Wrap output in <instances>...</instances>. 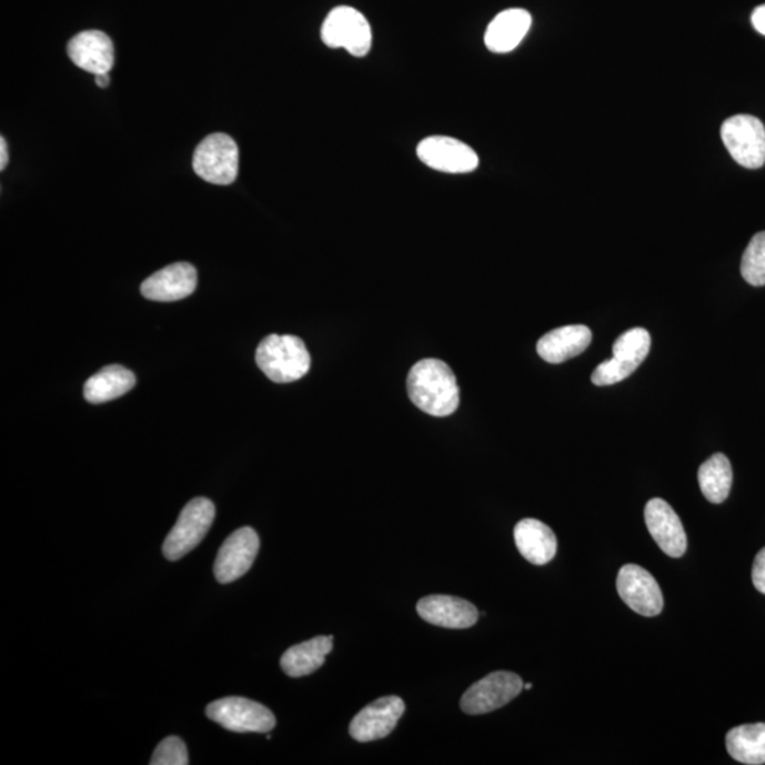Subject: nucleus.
<instances>
[{
  "mask_svg": "<svg viewBox=\"0 0 765 765\" xmlns=\"http://www.w3.org/2000/svg\"><path fill=\"white\" fill-rule=\"evenodd\" d=\"M410 400L424 413L446 417L459 409V382L449 364L439 359L415 363L407 378Z\"/></svg>",
  "mask_w": 765,
  "mask_h": 765,
  "instance_id": "obj_1",
  "label": "nucleus"
},
{
  "mask_svg": "<svg viewBox=\"0 0 765 765\" xmlns=\"http://www.w3.org/2000/svg\"><path fill=\"white\" fill-rule=\"evenodd\" d=\"M255 361L261 372L274 383H292L310 372L311 356L302 339L270 335L256 348Z\"/></svg>",
  "mask_w": 765,
  "mask_h": 765,
  "instance_id": "obj_2",
  "label": "nucleus"
},
{
  "mask_svg": "<svg viewBox=\"0 0 765 765\" xmlns=\"http://www.w3.org/2000/svg\"><path fill=\"white\" fill-rule=\"evenodd\" d=\"M214 517V503L208 497H194L190 501L163 542L162 551L165 557L177 562L197 548L207 537Z\"/></svg>",
  "mask_w": 765,
  "mask_h": 765,
  "instance_id": "obj_3",
  "label": "nucleus"
},
{
  "mask_svg": "<svg viewBox=\"0 0 765 765\" xmlns=\"http://www.w3.org/2000/svg\"><path fill=\"white\" fill-rule=\"evenodd\" d=\"M193 169L203 181L228 187L238 179V143L225 133H212L204 138L194 151Z\"/></svg>",
  "mask_w": 765,
  "mask_h": 765,
  "instance_id": "obj_4",
  "label": "nucleus"
},
{
  "mask_svg": "<svg viewBox=\"0 0 765 765\" xmlns=\"http://www.w3.org/2000/svg\"><path fill=\"white\" fill-rule=\"evenodd\" d=\"M321 36L328 48L345 49L354 58H364L372 49L371 24L351 7L333 9L322 24Z\"/></svg>",
  "mask_w": 765,
  "mask_h": 765,
  "instance_id": "obj_5",
  "label": "nucleus"
},
{
  "mask_svg": "<svg viewBox=\"0 0 765 765\" xmlns=\"http://www.w3.org/2000/svg\"><path fill=\"white\" fill-rule=\"evenodd\" d=\"M722 140L734 161L747 169L765 163V128L752 115H734L723 122Z\"/></svg>",
  "mask_w": 765,
  "mask_h": 765,
  "instance_id": "obj_6",
  "label": "nucleus"
},
{
  "mask_svg": "<svg viewBox=\"0 0 765 765\" xmlns=\"http://www.w3.org/2000/svg\"><path fill=\"white\" fill-rule=\"evenodd\" d=\"M207 715L234 733H269L276 724L270 708L245 697H224L210 703Z\"/></svg>",
  "mask_w": 765,
  "mask_h": 765,
  "instance_id": "obj_7",
  "label": "nucleus"
},
{
  "mask_svg": "<svg viewBox=\"0 0 765 765\" xmlns=\"http://www.w3.org/2000/svg\"><path fill=\"white\" fill-rule=\"evenodd\" d=\"M523 691L521 676L513 672L497 671L477 681L461 697V708L466 715L477 716L495 712L515 699Z\"/></svg>",
  "mask_w": 765,
  "mask_h": 765,
  "instance_id": "obj_8",
  "label": "nucleus"
},
{
  "mask_svg": "<svg viewBox=\"0 0 765 765\" xmlns=\"http://www.w3.org/2000/svg\"><path fill=\"white\" fill-rule=\"evenodd\" d=\"M259 551L260 537L253 527H241L231 533L215 557L213 570L218 582L229 584L243 577L253 566Z\"/></svg>",
  "mask_w": 765,
  "mask_h": 765,
  "instance_id": "obj_9",
  "label": "nucleus"
},
{
  "mask_svg": "<svg viewBox=\"0 0 765 765\" xmlns=\"http://www.w3.org/2000/svg\"><path fill=\"white\" fill-rule=\"evenodd\" d=\"M617 590L620 597L636 614L655 617L664 608V595L658 583L636 564H626L620 570Z\"/></svg>",
  "mask_w": 765,
  "mask_h": 765,
  "instance_id": "obj_10",
  "label": "nucleus"
},
{
  "mask_svg": "<svg viewBox=\"0 0 765 765\" xmlns=\"http://www.w3.org/2000/svg\"><path fill=\"white\" fill-rule=\"evenodd\" d=\"M420 161L434 171L444 173H470L480 165L474 149L450 137H430L420 142Z\"/></svg>",
  "mask_w": 765,
  "mask_h": 765,
  "instance_id": "obj_11",
  "label": "nucleus"
},
{
  "mask_svg": "<svg viewBox=\"0 0 765 765\" xmlns=\"http://www.w3.org/2000/svg\"><path fill=\"white\" fill-rule=\"evenodd\" d=\"M404 712L405 703L402 697H380L353 717L349 732L356 742L380 741L394 731Z\"/></svg>",
  "mask_w": 765,
  "mask_h": 765,
  "instance_id": "obj_12",
  "label": "nucleus"
},
{
  "mask_svg": "<svg viewBox=\"0 0 765 765\" xmlns=\"http://www.w3.org/2000/svg\"><path fill=\"white\" fill-rule=\"evenodd\" d=\"M646 527L661 547L671 557H682L687 548V537L680 516L670 503L654 497L645 506Z\"/></svg>",
  "mask_w": 765,
  "mask_h": 765,
  "instance_id": "obj_13",
  "label": "nucleus"
},
{
  "mask_svg": "<svg viewBox=\"0 0 765 765\" xmlns=\"http://www.w3.org/2000/svg\"><path fill=\"white\" fill-rule=\"evenodd\" d=\"M197 286V269L192 264L177 263L159 270L143 281L141 292L147 300L174 302L192 295Z\"/></svg>",
  "mask_w": 765,
  "mask_h": 765,
  "instance_id": "obj_14",
  "label": "nucleus"
},
{
  "mask_svg": "<svg viewBox=\"0 0 765 765\" xmlns=\"http://www.w3.org/2000/svg\"><path fill=\"white\" fill-rule=\"evenodd\" d=\"M417 613L429 624L451 630L471 628L480 618L474 604L453 595H429L421 598Z\"/></svg>",
  "mask_w": 765,
  "mask_h": 765,
  "instance_id": "obj_15",
  "label": "nucleus"
},
{
  "mask_svg": "<svg viewBox=\"0 0 765 765\" xmlns=\"http://www.w3.org/2000/svg\"><path fill=\"white\" fill-rule=\"evenodd\" d=\"M67 53L77 67L94 76L108 74L114 66V44L100 30H87L74 36L67 46Z\"/></svg>",
  "mask_w": 765,
  "mask_h": 765,
  "instance_id": "obj_16",
  "label": "nucleus"
},
{
  "mask_svg": "<svg viewBox=\"0 0 765 765\" xmlns=\"http://www.w3.org/2000/svg\"><path fill=\"white\" fill-rule=\"evenodd\" d=\"M593 333L585 325H567L546 333L537 342L538 356L558 364L578 356L592 343Z\"/></svg>",
  "mask_w": 765,
  "mask_h": 765,
  "instance_id": "obj_17",
  "label": "nucleus"
},
{
  "mask_svg": "<svg viewBox=\"0 0 765 765\" xmlns=\"http://www.w3.org/2000/svg\"><path fill=\"white\" fill-rule=\"evenodd\" d=\"M513 535H515L517 551L535 566H544L556 556V535L551 527L537 519H523L515 526Z\"/></svg>",
  "mask_w": 765,
  "mask_h": 765,
  "instance_id": "obj_18",
  "label": "nucleus"
},
{
  "mask_svg": "<svg viewBox=\"0 0 765 765\" xmlns=\"http://www.w3.org/2000/svg\"><path fill=\"white\" fill-rule=\"evenodd\" d=\"M532 17L525 9H507L487 26L486 48L492 53H510L515 50L531 29Z\"/></svg>",
  "mask_w": 765,
  "mask_h": 765,
  "instance_id": "obj_19",
  "label": "nucleus"
},
{
  "mask_svg": "<svg viewBox=\"0 0 765 765\" xmlns=\"http://www.w3.org/2000/svg\"><path fill=\"white\" fill-rule=\"evenodd\" d=\"M332 650V635L316 636V638L291 646V648L282 655V671L290 677L311 675L325 664L326 656L331 654Z\"/></svg>",
  "mask_w": 765,
  "mask_h": 765,
  "instance_id": "obj_20",
  "label": "nucleus"
},
{
  "mask_svg": "<svg viewBox=\"0 0 765 765\" xmlns=\"http://www.w3.org/2000/svg\"><path fill=\"white\" fill-rule=\"evenodd\" d=\"M135 383V374L120 364H111L87 380L84 399L91 404L111 402L131 392Z\"/></svg>",
  "mask_w": 765,
  "mask_h": 765,
  "instance_id": "obj_21",
  "label": "nucleus"
},
{
  "mask_svg": "<svg viewBox=\"0 0 765 765\" xmlns=\"http://www.w3.org/2000/svg\"><path fill=\"white\" fill-rule=\"evenodd\" d=\"M727 752L738 763L765 764V723L743 724L726 736Z\"/></svg>",
  "mask_w": 765,
  "mask_h": 765,
  "instance_id": "obj_22",
  "label": "nucleus"
},
{
  "mask_svg": "<svg viewBox=\"0 0 765 765\" xmlns=\"http://www.w3.org/2000/svg\"><path fill=\"white\" fill-rule=\"evenodd\" d=\"M699 485L702 494L712 503H722L731 494L733 470L731 461L724 454H715L699 469Z\"/></svg>",
  "mask_w": 765,
  "mask_h": 765,
  "instance_id": "obj_23",
  "label": "nucleus"
},
{
  "mask_svg": "<svg viewBox=\"0 0 765 765\" xmlns=\"http://www.w3.org/2000/svg\"><path fill=\"white\" fill-rule=\"evenodd\" d=\"M651 349V335L644 328H634L626 331L615 341L613 358L624 366L635 372L648 356Z\"/></svg>",
  "mask_w": 765,
  "mask_h": 765,
  "instance_id": "obj_24",
  "label": "nucleus"
},
{
  "mask_svg": "<svg viewBox=\"0 0 765 765\" xmlns=\"http://www.w3.org/2000/svg\"><path fill=\"white\" fill-rule=\"evenodd\" d=\"M742 275L749 285H765V231L754 235L744 251Z\"/></svg>",
  "mask_w": 765,
  "mask_h": 765,
  "instance_id": "obj_25",
  "label": "nucleus"
},
{
  "mask_svg": "<svg viewBox=\"0 0 765 765\" xmlns=\"http://www.w3.org/2000/svg\"><path fill=\"white\" fill-rule=\"evenodd\" d=\"M152 765H188L189 754L187 744L177 736L167 737L158 744L153 753Z\"/></svg>",
  "mask_w": 765,
  "mask_h": 765,
  "instance_id": "obj_26",
  "label": "nucleus"
},
{
  "mask_svg": "<svg viewBox=\"0 0 765 765\" xmlns=\"http://www.w3.org/2000/svg\"><path fill=\"white\" fill-rule=\"evenodd\" d=\"M634 372L631 369L620 363L617 359H608L597 368L592 374V382L595 386H611V384L623 382L628 379Z\"/></svg>",
  "mask_w": 765,
  "mask_h": 765,
  "instance_id": "obj_27",
  "label": "nucleus"
},
{
  "mask_svg": "<svg viewBox=\"0 0 765 765\" xmlns=\"http://www.w3.org/2000/svg\"><path fill=\"white\" fill-rule=\"evenodd\" d=\"M753 583L759 593L765 594V547L759 552L753 564Z\"/></svg>",
  "mask_w": 765,
  "mask_h": 765,
  "instance_id": "obj_28",
  "label": "nucleus"
},
{
  "mask_svg": "<svg viewBox=\"0 0 765 765\" xmlns=\"http://www.w3.org/2000/svg\"><path fill=\"white\" fill-rule=\"evenodd\" d=\"M752 23L758 33L765 36V4L754 10L752 14Z\"/></svg>",
  "mask_w": 765,
  "mask_h": 765,
  "instance_id": "obj_29",
  "label": "nucleus"
},
{
  "mask_svg": "<svg viewBox=\"0 0 765 765\" xmlns=\"http://www.w3.org/2000/svg\"><path fill=\"white\" fill-rule=\"evenodd\" d=\"M9 161V155H8V145L7 141H4V138L0 140V169L7 168Z\"/></svg>",
  "mask_w": 765,
  "mask_h": 765,
  "instance_id": "obj_30",
  "label": "nucleus"
},
{
  "mask_svg": "<svg viewBox=\"0 0 765 765\" xmlns=\"http://www.w3.org/2000/svg\"><path fill=\"white\" fill-rule=\"evenodd\" d=\"M95 84L99 85L100 89H107V87L110 85V76L97 74L95 76Z\"/></svg>",
  "mask_w": 765,
  "mask_h": 765,
  "instance_id": "obj_31",
  "label": "nucleus"
},
{
  "mask_svg": "<svg viewBox=\"0 0 765 765\" xmlns=\"http://www.w3.org/2000/svg\"><path fill=\"white\" fill-rule=\"evenodd\" d=\"M533 685L532 683H526V685H523V689H532Z\"/></svg>",
  "mask_w": 765,
  "mask_h": 765,
  "instance_id": "obj_32",
  "label": "nucleus"
}]
</instances>
